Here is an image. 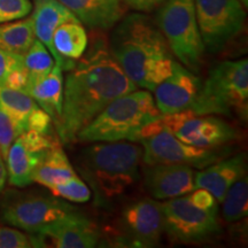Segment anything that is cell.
<instances>
[{"label": "cell", "mask_w": 248, "mask_h": 248, "mask_svg": "<svg viewBox=\"0 0 248 248\" xmlns=\"http://www.w3.org/2000/svg\"><path fill=\"white\" fill-rule=\"evenodd\" d=\"M78 60L63 84V108L57 128L63 144L76 141L80 130L111 101L137 89L104 44L94 45Z\"/></svg>", "instance_id": "obj_1"}, {"label": "cell", "mask_w": 248, "mask_h": 248, "mask_svg": "<svg viewBox=\"0 0 248 248\" xmlns=\"http://www.w3.org/2000/svg\"><path fill=\"white\" fill-rule=\"evenodd\" d=\"M109 51L130 80L148 91L168 78L175 64L156 22L144 14H130L121 21L111 35Z\"/></svg>", "instance_id": "obj_2"}, {"label": "cell", "mask_w": 248, "mask_h": 248, "mask_svg": "<svg viewBox=\"0 0 248 248\" xmlns=\"http://www.w3.org/2000/svg\"><path fill=\"white\" fill-rule=\"evenodd\" d=\"M142 148L128 140L98 142L80 153L77 166L100 199L120 197L140 177Z\"/></svg>", "instance_id": "obj_3"}, {"label": "cell", "mask_w": 248, "mask_h": 248, "mask_svg": "<svg viewBox=\"0 0 248 248\" xmlns=\"http://www.w3.org/2000/svg\"><path fill=\"white\" fill-rule=\"evenodd\" d=\"M162 116L148 90L121 95L110 102L77 135L76 140L108 142L130 140L146 124Z\"/></svg>", "instance_id": "obj_4"}, {"label": "cell", "mask_w": 248, "mask_h": 248, "mask_svg": "<svg viewBox=\"0 0 248 248\" xmlns=\"http://www.w3.org/2000/svg\"><path fill=\"white\" fill-rule=\"evenodd\" d=\"M190 109L199 115H226L247 119L248 61H224L209 71Z\"/></svg>", "instance_id": "obj_5"}, {"label": "cell", "mask_w": 248, "mask_h": 248, "mask_svg": "<svg viewBox=\"0 0 248 248\" xmlns=\"http://www.w3.org/2000/svg\"><path fill=\"white\" fill-rule=\"evenodd\" d=\"M156 24L171 53L192 73L200 71L206 52L193 0H167L159 7Z\"/></svg>", "instance_id": "obj_6"}, {"label": "cell", "mask_w": 248, "mask_h": 248, "mask_svg": "<svg viewBox=\"0 0 248 248\" xmlns=\"http://www.w3.org/2000/svg\"><path fill=\"white\" fill-rule=\"evenodd\" d=\"M204 48L218 53L241 32L246 12L240 0H193Z\"/></svg>", "instance_id": "obj_7"}, {"label": "cell", "mask_w": 248, "mask_h": 248, "mask_svg": "<svg viewBox=\"0 0 248 248\" xmlns=\"http://www.w3.org/2000/svg\"><path fill=\"white\" fill-rule=\"evenodd\" d=\"M73 210L75 208L64 201L43 194L11 192L1 201L2 219L33 234H39Z\"/></svg>", "instance_id": "obj_8"}, {"label": "cell", "mask_w": 248, "mask_h": 248, "mask_svg": "<svg viewBox=\"0 0 248 248\" xmlns=\"http://www.w3.org/2000/svg\"><path fill=\"white\" fill-rule=\"evenodd\" d=\"M160 121L179 140L200 148L219 147L239 136L225 121L213 115H199L192 109L162 115Z\"/></svg>", "instance_id": "obj_9"}, {"label": "cell", "mask_w": 248, "mask_h": 248, "mask_svg": "<svg viewBox=\"0 0 248 248\" xmlns=\"http://www.w3.org/2000/svg\"><path fill=\"white\" fill-rule=\"evenodd\" d=\"M162 210L164 232L173 241L199 243L221 231L216 215L195 207L187 195L167 200Z\"/></svg>", "instance_id": "obj_10"}, {"label": "cell", "mask_w": 248, "mask_h": 248, "mask_svg": "<svg viewBox=\"0 0 248 248\" xmlns=\"http://www.w3.org/2000/svg\"><path fill=\"white\" fill-rule=\"evenodd\" d=\"M139 142L142 145V161L146 166L186 164L202 169L228 154L224 153V151H217L216 148L192 146L179 140L175 135L164 128Z\"/></svg>", "instance_id": "obj_11"}, {"label": "cell", "mask_w": 248, "mask_h": 248, "mask_svg": "<svg viewBox=\"0 0 248 248\" xmlns=\"http://www.w3.org/2000/svg\"><path fill=\"white\" fill-rule=\"evenodd\" d=\"M58 140L51 135L27 130L15 139L6 156V168L9 184L24 187L32 183L33 172L49 148Z\"/></svg>", "instance_id": "obj_12"}, {"label": "cell", "mask_w": 248, "mask_h": 248, "mask_svg": "<svg viewBox=\"0 0 248 248\" xmlns=\"http://www.w3.org/2000/svg\"><path fill=\"white\" fill-rule=\"evenodd\" d=\"M201 85L199 77L175 61L171 75L154 90L155 105L162 115L190 109Z\"/></svg>", "instance_id": "obj_13"}, {"label": "cell", "mask_w": 248, "mask_h": 248, "mask_svg": "<svg viewBox=\"0 0 248 248\" xmlns=\"http://www.w3.org/2000/svg\"><path fill=\"white\" fill-rule=\"evenodd\" d=\"M122 223L139 246H156L164 232L162 203L144 199L129 204L122 213Z\"/></svg>", "instance_id": "obj_14"}, {"label": "cell", "mask_w": 248, "mask_h": 248, "mask_svg": "<svg viewBox=\"0 0 248 248\" xmlns=\"http://www.w3.org/2000/svg\"><path fill=\"white\" fill-rule=\"evenodd\" d=\"M144 182L155 200H169L194 190V170L186 164H153L144 169Z\"/></svg>", "instance_id": "obj_15"}, {"label": "cell", "mask_w": 248, "mask_h": 248, "mask_svg": "<svg viewBox=\"0 0 248 248\" xmlns=\"http://www.w3.org/2000/svg\"><path fill=\"white\" fill-rule=\"evenodd\" d=\"M36 38L40 40L53 57L55 63L62 70L73 69L76 62L63 60L59 57L53 46V35L59 26L68 21H78L75 15L59 0H35L33 12L31 15Z\"/></svg>", "instance_id": "obj_16"}, {"label": "cell", "mask_w": 248, "mask_h": 248, "mask_svg": "<svg viewBox=\"0 0 248 248\" xmlns=\"http://www.w3.org/2000/svg\"><path fill=\"white\" fill-rule=\"evenodd\" d=\"M39 234L48 237L59 248H92L100 239L97 225L76 210L59 218Z\"/></svg>", "instance_id": "obj_17"}, {"label": "cell", "mask_w": 248, "mask_h": 248, "mask_svg": "<svg viewBox=\"0 0 248 248\" xmlns=\"http://www.w3.org/2000/svg\"><path fill=\"white\" fill-rule=\"evenodd\" d=\"M246 173V155L238 154L230 159L218 160L201 171L194 173L195 188L208 190L222 202L226 192Z\"/></svg>", "instance_id": "obj_18"}, {"label": "cell", "mask_w": 248, "mask_h": 248, "mask_svg": "<svg viewBox=\"0 0 248 248\" xmlns=\"http://www.w3.org/2000/svg\"><path fill=\"white\" fill-rule=\"evenodd\" d=\"M78 21L92 29L107 30L122 20V0H59Z\"/></svg>", "instance_id": "obj_19"}, {"label": "cell", "mask_w": 248, "mask_h": 248, "mask_svg": "<svg viewBox=\"0 0 248 248\" xmlns=\"http://www.w3.org/2000/svg\"><path fill=\"white\" fill-rule=\"evenodd\" d=\"M57 63L47 75L39 79L29 80L26 93L37 102L40 108L51 116L54 125L59 126L63 108V75Z\"/></svg>", "instance_id": "obj_20"}, {"label": "cell", "mask_w": 248, "mask_h": 248, "mask_svg": "<svg viewBox=\"0 0 248 248\" xmlns=\"http://www.w3.org/2000/svg\"><path fill=\"white\" fill-rule=\"evenodd\" d=\"M77 175L60 142L49 148L33 172L32 182L51 188Z\"/></svg>", "instance_id": "obj_21"}, {"label": "cell", "mask_w": 248, "mask_h": 248, "mask_svg": "<svg viewBox=\"0 0 248 248\" xmlns=\"http://www.w3.org/2000/svg\"><path fill=\"white\" fill-rule=\"evenodd\" d=\"M53 46L63 60H78L88 47V33L79 21H68L57 28L53 35Z\"/></svg>", "instance_id": "obj_22"}, {"label": "cell", "mask_w": 248, "mask_h": 248, "mask_svg": "<svg viewBox=\"0 0 248 248\" xmlns=\"http://www.w3.org/2000/svg\"><path fill=\"white\" fill-rule=\"evenodd\" d=\"M35 39L36 35L31 17L0 24V49L2 51L23 55Z\"/></svg>", "instance_id": "obj_23"}, {"label": "cell", "mask_w": 248, "mask_h": 248, "mask_svg": "<svg viewBox=\"0 0 248 248\" xmlns=\"http://www.w3.org/2000/svg\"><path fill=\"white\" fill-rule=\"evenodd\" d=\"M0 105L14 121L20 135L27 131L28 117L38 106L28 93L9 89L5 85H0Z\"/></svg>", "instance_id": "obj_24"}, {"label": "cell", "mask_w": 248, "mask_h": 248, "mask_svg": "<svg viewBox=\"0 0 248 248\" xmlns=\"http://www.w3.org/2000/svg\"><path fill=\"white\" fill-rule=\"evenodd\" d=\"M223 217L233 223L245 218L248 214V181L246 176L238 179L226 192L223 199Z\"/></svg>", "instance_id": "obj_25"}, {"label": "cell", "mask_w": 248, "mask_h": 248, "mask_svg": "<svg viewBox=\"0 0 248 248\" xmlns=\"http://www.w3.org/2000/svg\"><path fill=\"white\" fill-rule=\"evenodd\" d=\"M22 58L23 66L29 74V80L39 79L47 75L55 64L54 59L48 49L37 38L30 48L22 55Z\"/></svg>", "instance_id": "obj_26"}, {"label": "cell", "mask_w": 248, "mask_h": 248, "mask_svg": "<svg viewBox=\"0 0 248 248\" xmlns=\"http://www.w3.org/2000/svg\"><path fill=\"white\" fill-rule=\"evenodd\" d=\"M49 191L53 197L69 200L71 202L84 203L91 199V190L77 175L53 186L49 188Z\"/></svg>", "instance_id": "obj_27"}, {"label": "cell", "mask_w": 248, "mask_h": 248, "mask_svg": "<svg viewBox=\"0 0 248 248\" xmlns=\"http://www.w3.org/2000/svg\"><path fill=\"white\" fill-rule=\"evenodd\" d=\"M35 237L30 238L23 232L15 229L0 226V248H28L39 246L42 243V234H33Z\"/></svg>", "instance_id": "obj_28"}, {"label": "cell", "mask_w": 248, "mask_h": 248, "mask_svg": "<svg viewBox=\"0 0 248 248\" xmlns=\"http://www.w3.org/2000/svg\"><path fill=\"white\" fill-rule=\"evenodd\" d=\"M31 11L30 0H0V24L27 17Z\"/></svg>", "instance_id": "obj_29"}, {"label": "cell", "mask_w": 248, "mask_h": 248, "mask_svg": "<svg viewBox=\"0 0 248 248\" xmlns=\"http://www.w3.org/2000/svg\"><path fill=\"white\" fill-rule=\"evenodd\" d=\"M18 136L20 131L15 125L14 121L0 105V155L4 161L7 156L9 147Z\"/></svg>", "instance_id": "obj_30"}, {"label": "cell", "mask_w": 248, "mask_h": 248, "mask_svg": "<svg viewBox=\"0 0 248 248\" xmlns=\"http://www.w3.org/2000/svg\"><path fill=\"white\" fill-rule=\"evenodd\" d=\"M188 200L194 204L195 207L204 212L217 216V210H218V204L214 195L206 188L197 187L192 191V194L187 195Z\"/></svg>", "instance_id": "obj_31"}, {"label": "cell", "mask_w": 248, "mask_h": 248, "mask_svg": "<svg viewBox=\"0 0 248 248\" xmlns=\"http://www.w3.org/2000/svg\"><path fill=\"white\" fill-rule=\"evenodd\" d=\"M52 123L53 121L51 116L43 108L37 106L28 117L27 130H33V131L44 133V135H51Z\"/></svg>", "instance_id": "obj_32"}, {"label": "cell", "mask_w": 248, "mask_h": 248, "mask_svg": "<svg viewBox=\"0 0 248 248\" xmlns=\"http://www.w3.org/2000/svg\"><path fill=\"white\" fill-rule=\"evenodd\" d=\"M28 80H29V74H28L27 69L22 64V66H18L9 71L5 79L4 85L9 89L26 92Z\"/></svg>", "instance_id": "obj_33"}, {"label": "cell", "mask_w": 248, "mask_h": 248, "mask_svg": "<svg viewBox=\"0 0 248 248\" xmlns=\"http://www.w3.org/2000/svg\"><path fill=\"white\" fill-rule=\"evenodd\" d=\"M23 64L22 55L8 53L0 49V85H4L8 73L14 68Z\"/></svg>", "instance_id": "obj_34"}, {"label": "cell", "mask_w": 248, "mask_h": 248, "mask_svg": "<svg viewBox=\"0 0 248 248\" xmlns=\"http://www.w3.org/2000/svg\"><path fill=\"white\" fill-rule=\"evenodd\" d=\"M167 0H125V4L138 12H152L159 8Z\"/></svg>", "instance_id": "obj_35"}, {"label": "cell", "mask_w": 248, "mask_h": 248, "mask_svg": "<svg viewBox=\"0 0 248 248\" xmlns=\"http://www.w3.org/2000/svg\"><path fill=\"white\" fill-rule=\"evenodd\" d=\"M6 181H7V168H6L4 159L0 155V192L4 188Z\"/></svg>", "instance_id": "obj_36"}, {"label": "cell", "mask_w": 248, "mask_h": 248, "mask_svg": "<svg viewBox=\"0 0 248 248\" xmlns=\"http://www.w3.org/2000/svg\"><path fill=\"white\" fill-rule=\"evenodd\" d=\"M241 1V4H243L245 7H247V5H248V0H240Z\"/></svg>", "instance_id": "obj_37"}]
</instances>
